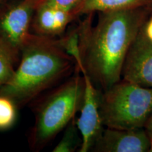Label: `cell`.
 <instances>
[{
	"label": "cell",
	"instance_id": "15",
	"mask_svg": "<svg viewBox=\"0 0 152 152\" xmlns=\"http://www.w3.org/2000/svg\"><path fill=\"white\" fill-rule=\"evenodd\" d=\"M82 1L83 0H39V3L71 11L75 16V11Z\"/></svg>",
	"mask_w": 152,
	"mask_h": 152
},
{
	"label": "cell",
	"instance_id": "3",
	"mask_svg": "<svg viewBox=\"0 0 152 152\" xmlns=\"http://www.w3.org/2000/svg\"><path fill=\"white\" fill-rule=\"evenodd\" d=\"M84 94V77L76 68L71 77L38 102L34 109L35 123L28 136L32 151L42 150L64 130L80 110Z\"/></svg>",
	"mask_w": 152,
	"mask_h": 152
},
{
	"label": "cell",
	"instance_id": "16",
	"mask_svg": "<svg viewBox=\"0 0 152 152\" xmlns=\"http://www.w3.org/2000/svg\"><path fill=\"white\" fill-rule=\"evenodd\" d=\"M142 29L146 37L152 42V14H151V16L148 18L147 21L144 24Z\"/></svg>",
	"mask_w": 152,
	"mask_h": 152
},
{
	"label": "cell",
	"instance_id": "9",
	"mask_svg": "<svg viewBox=\"0 0 152 152\" xmlns=\"http://www.w3.org/2000/svg\"><path fill=\"white\" fill-rule=\"evenodd\" d=\"M76 18L73 12L38 1L32 20L31 32L44 37L57 38L65 33L68 25Z\"/></svg>",
	"mask_w": 152,
	"mask_h": 152
},
{
	"label": "cell",
	"instance_id": "12",
	"mask_svg": "<svg viewBox=\"0 0 152 152\" xmlns=\"http://www.w3.org/2000/svg\"><path fill=\"white\" fill-rule=\"evenodd\" d=\"M82 144V137L76 123V117L68 123L61 140L54 148L53 152H74L79 151Z\"/></svg>",
	"mask_w": 152,
	"mask_h": 152
},
{
	"label": "cell",
	"instance_id": "13",
	"mask_svg": "<svg viewBox=\"0 0 152 152\" xmlns=\"http://www.w3.org/2000/svg\"><path fill=\"white\" fill-rule=\"evenodd\" d=\"M18 109L14 101L0 95V130H8L14 125Z\"/></svg>",
	"mask_w": 152,
	"mask_h": 152
},
{
	"label": "cell",
	"instance_id": "6",
	"mask_svg": "<svg viewBox=\"0 0 152 152\" xmlns=\"http://www.w3.org/2000/svg\"><path fill=\"white\" fill-rule=\"evenodd\" d=\"M83 75L85 80L84 99L80 110V115L76 123L82 137L78 151L87 152L92 150L104 128L99 111L101 91L94 86L87 74Z\"/></svg>",
	"mask_w": 152,
	"mask_h": 152
},
{
	"label": "cell",
	"instance_id": "10",
	"mask_svg": "<svg viewBox=\"0 0 152 152\" xmlns=\"http://www.w3.org/2000/svg\"><path fill=\"white\" fill-rule=\"evenodd\" d=\"M132 9H146L152 11V0H83L75 14L78 17L96 12Z\"/></svg>",
	"mask_w": 152,
	"mask_h": 152
},
{
	"label": "cell",
	"instance_id": "4",
	"mask_svg": "<svg viewBox=\"0 0 152 152\" xmlns=\"http://www.w3.org/2000/svg\"><path fill=\"white\" fill-rule=\"evenodd\" d=\"M99 111L106 128H144L152 113V88L121 79L101 92Z\"/></svg>",
	"mask_w": 152,
	"mask_h": 152
},
{
	"label": "cell",
	"instance_id": "18",
	"mask_svg": "<svg viewBox=\"0 0 152 152\" xmlns=\"http://www.w3.org/2000/svg\"><path fill=\"white\" fill-rule=\"evenodd\" d=\"M10 1V0H0V4L7 2V1Z\"/></svg>",
	"mask_w": 152,
	"mask_h": 152
},
{
	"label": "cell",
	"instance_id": "1",
	"mask_svg": "<svg viewBox=\"0 0 152 152\" xmlns=\"http://www.w3.org/2000/svg\"><path fill=\"white\" fill-rule=\"evenodd\" d=\"M87 14L78 25L83 71L94 86L104 92L121 80L122 69L130 45L152 11L132 9Z\"/></svg>",
	"mask_w": 152,
	"mask_h": 152
},
{
	"label": "cell",
	"instance_id": "8",
	"mask_svg": "<svg viewBox=\"0 0 152 152\" xmlns=\"http://www.w3.org/2000/svg\"><path fill=\"white\" fill-rule=\"evenodd\" d=\"M150 142L144 128H104L91 151L94 152H149Z\"/></svg>",
	"mask_w": 152,
	"mask_h": 152
},
{
	"label": "cell",
	"instance_id": "2",
	"mask_svg": "<svg viewBox=\"0 0 152 152\" xmlns=\"http://www.w3.org/2000/svg\"><path fill=\"white\" fill-rule=\"evenodd\" d=\"M75 68V61L63 50L57 38L32 33L23 47L14 77L0 86V95L23 107L68 78Z\"/></svg>",
	"mask_w": 152,
	"mask_h": 152
},
{
	"label": "cell",
	"instance_id": "11",
	"mask_svg": "<svg viewBox=\"0 0 152 152\" xmlns=\"http://www.w3.org/2000/svg\"><path fill=\"white\" fill-rule=\"evenodd\" d=\"M58 45L63 50L71 56L75 61L76 68L80 71L83 72V65L82 61L81 47H80V35L78 26L72 29L67 33L64 34V36L57 37Z\"/></svg>",
	"mask_w": 152,
	"mask_h": 152
},
{
	"label": "cell",
	"instance_id": "17",
	"mask_svg": "<svg viewBox=\"0 0 152 152\" xmlns=\"http://www.w3.org/2000/svg\"><path fill=\"white\" fill-rule=\"evenodd\" d=\"M144 130L147 132L148 137H149L150 142V149L149 152H152V113L150 115L149 119L147 120V123L144 125Z\"/></svg>",
	"mask_w": 152,
	"mask_h": 152
},
{
	"label": "cell",
	"instance_id": "14",
	"mask_svg": "<svg viewBox=\"0 0 152 152\" xmlns=\"http://www.w3.org/2000/svg\"><path fill=\"white\" fill-rule=\"evenodd\" d=\"M16 66L8 56L0 51V86L9 83L14 77Z\"/></svg>",
	"mask_w": 152,
	"mask_h": 152
},
{
	"label": "cell",
	"instance_id": "7",
	"mask_svg": "<svg viewBox=\"0 0 152 152\" xmlns=\"http://www.w3.org/2000/svg\"><path fill=\"white\" fill-rule=\"evenodd\" d=\"M121 79L152 88V42L144 35L142 28L127 53Z\"/></svg>",
	"mask_w": 152,
	"mask_h": 152
},
{
	"label": "cell",
	"instance_id": "5",
	"mask_svg": "<svg viewBox=\"0 0 152 152\" xmlns=\"http://www.w3.org/2000/svg\"><path fill=\"white\" fill-rule=\"evenodd\" d=\"M39 0H10L0 4V51L15 66L29 37Z\"/></svg>",
	"mask_w": 152,
	"mask_h": 152
}]
</instances>
